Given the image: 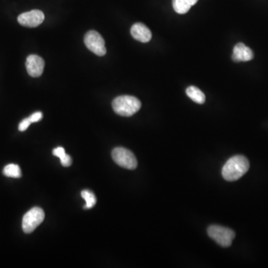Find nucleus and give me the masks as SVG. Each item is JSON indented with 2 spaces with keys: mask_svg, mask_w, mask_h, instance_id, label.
<instances>
[{
  "mask_svg": "<svg viewBox=\"0 0 268 268\" xmlns=\"http://www.w3.org/2000/svg\"><path fill=\"white\" fill-rule=\"evenodd\" d=\"M198 0H172V5L177 13L184 15L197 3Z\"/></svg>",
  "mask_w": 268,
  "mask_h": 268,
  "instance_id": "11",
  "label": "nucleus"
},
{
  "mask_svg": "<svg viewBox=\"0 0 268 268\" xmlns=\"http://www.w3.org/2000/svg\"><path fill=\"white\" fill-rule=\"evenodd\" d=\"M45 218V213L41 208L34 207L26 213L22 218V227L25 233H32Z\"/></svg>",
  "mask_w": 268,
  "mask_h": 268,
  "instance_id": "4",
  "label": "nucleus"
},
{
  "mask_svg": "<svg viewBox=\"0 0 268 268\" xmlns=\"http://www.w3.org/2000/svg\"><path fill=\"white\" fill-rule=\"evenodd\" d=\"M53 154H54V156H56V157H59L60 161L64 159V157L67 156L65 150H64V148H62V147H58V148L53 150Z\"/></svg>",
  "mask_w": 268,
  "mask_h": 268,
  "instance_id": "15",
  "label": "nucleus"
},
{
  "mask_svg": "<svg viewBox=\"0 0 268 268\" xmlns=\"http://www.w3.org/2000/svg\"><path fill=\"white\" fill-rule=\"evenodd\" d=\"M210 238L216 241L219 245L223 248H228L232 245V241L235 238L234 231L227 227L221 226H210L207 230Z\"/></svg>",
  "mask_w": 268,
  "mask_h": 268,
  "instance_id": "3",
  "label": "nucleus"
},
{
  "mask_svg": "<svg viewBox=\"0 0 268 268\" xmlns=\"http://www.w3.org/2000/svg\"><path fill=\"white\" fill-rule=\"evenodd\" d=\"M26 70L30 76L38 78L43 74L45 62L40 56L31 54L26 59Z\"/></svg>",
  "mask_w": 268,
  "mask_h": 268,
  "instance_id": "8",
  "label": "nucleus"
},
{
  "mask_svg": "<svg viewBox=\"0 0 268 268\" xmlns=\"http://www.w3.org/2000/svg\"><path fill=\"white\" fill-rule=\"evenodd\" d=\"M81 197L86 201L84 209H91L96 203V197L92 192L89 190H84L81 192Z\"/></svg>",
  "mask_w": 268,
  "mask_h": 268,
  "instance_id": "14",
  "label": "nucleus"
},
{
  "mask_svg": "<svg viewBox=\"0 0 268 268\" xmlns=\"http://www.w3.org/2000/svg\"><path fill=\"white\" fill-rule=\"evenodd\" d=\"M186 94L188 96L196 103L203 105L206 101L204 93L199 88L195 86H190L186 89Z\"/></svg>",
  "mask_w": 268,
  "mask_h": 268,
  "instance_id": "12",
  "label": "nucleus"
},
{
  "mask_svg": "<svg viewBox=\"0 0 268 268\" xmlns=\"http://www.w3.org/2000/svg\"><path fill=\"white\" fill-rule=\"evenodd\" d=\"M3 175L8 178H19L22 177V172L19 165L9 164L4 168Z\"/></svg>",
  "mask_w": 268,
  "mask_h": 268,
  "instance_id": "13",
  "label": "nucleus"
},
{
  "mask_svg": "<svg viewBox=\"0 0 268 268\" xmlns=\"http://www.w3.org/2000/svg\"><path fill=\"white\" fill-rule=\"evenodd\" d=\"M130 33L135 40L142 43H148L151 40L152 34L151 31L144 24L135 23L130 29Z\"/></svg>",
  "mask_w": 268,
  "mask_h": 268,
  "instance_id": "9",
  "label": "nucleus"
},
{
  "mask_svg": "<svg viewBox=\"0 0 268 268\" xmlns=\"http://www.w3.org/2000/svg\"><path fill=\"white\" fill-rule=\"evenodd\" d=\"M113 161L119 166L129 170L135 169L137 161L135 155L124 148H116L112 152Z\"/></svg>",
  "mask_w": 268,
  "mask_h": 268,
  "instance_id": "5",
  "label": "nucleus"
},
{
  "mask_svg": "<svg viewBox=\"0 0 268 268\" xmlns=\"http://www.w3.org/2000/svg\"><path fill=\"white\" fill-rule=\"evenodd\" d=\"M31 124H32V123H31L30 119L29 118L23 119L19 125V131H25V130H27L28 127L30 126Z\"/></svg>",
  "mask_w": 268,
  "mask_h": 268,
  "instance_id": "16",
  "label": "nucleus"
},
{
  "mask_svg": "<svg viewBox=\"0 0 268 268\" xmlns=\"http://www.w3.org/2000/svg\"><path fill=\"white\" fill-rule=\"evenodd\" d=\"M84 43L89 51L98 56H104L107 53L105 42L100 34L89 31L84 36Z\"/></svg>",
  "mask_w": 268,
  "mask_h": 268,
  "instance_id": "6",
  "label": "nucleus"
},
{
  "mask_svg": "<svg viewBox=\"0 0 268 268\" xmlns=\"http://www.w3.org/2000/svg\"><path fill=\"white\" fill-rule=\"evenodd\" d=\"M142 104L137 98L131 95L117 97L112 103L113 110L119 116L129 117L135 114L141 108Z\"/></svg>",
  "mask_w": 268,
  "mask_h": 268,
  "instance_id": "2",
  "label": "nucleus"
},
{
  "mask_svg": "<svg viewBox=\"0 0 268 268\" xmlns=\"http://www.w3.org/2000/svg\"><path fill=\"white\" fill-rule=\"evenodd\" d=\"M253 53L250 48L248 47L244 43H238L234 47L232 58L235 62L250 61L253 58Z\"/></svg>",
  "mask_w": 268,
  "mask_h": 268,
  "instance_id": "10",
  "label": "nucleus"
},
{
  "mask_svg": "<svg viewBox=\"0 0 268 268\" xmlns=\"http://www.w3.org/2000/svg\"><path fill=\"white\" fill-rule=\"evenodd\" d=\"M250 168V162L244 156L232 157L226 162L223 167V178L227 181L237 180L244 176Z\"/></svg>",
  "mask_w": 268,
  "mask_h": 268,
  "instance_id": "1",
  "label": "nucleus"
},
{
  "mask_svg": "<svg viewBox=\"0 0 268 268\" xmlns=\"http://www.w3.org/2000/svg\"><path fill=\"white\" fill-rule=\"evenodd\" d=\"M43 118V113L41 112H36L33 113L32 116H29V119H30L31 123H37L40 119Z\"/></svg>",
  "mask_w": 268,
  "mask_h": 268,
  "instance_id": "17",
  "label": "nucleus"
},
{
  "mask_svg": "<svg viewBox=\"0 0 268 268\" xmlns=\"http://www.w3.org/2000/svg\"><path fill=\"white\" fill-rule=\"evenodd\" d=\"M44 14L40 10H32L29 12L21 14L18 17V22L21 26L28 28H35L40 26L44 20Z\"/></svg>",
  "mask_w": 268,
  "mask_h": 268,
  "instance_id": "7",
  "label": "nucleus"
}]
</instances>
